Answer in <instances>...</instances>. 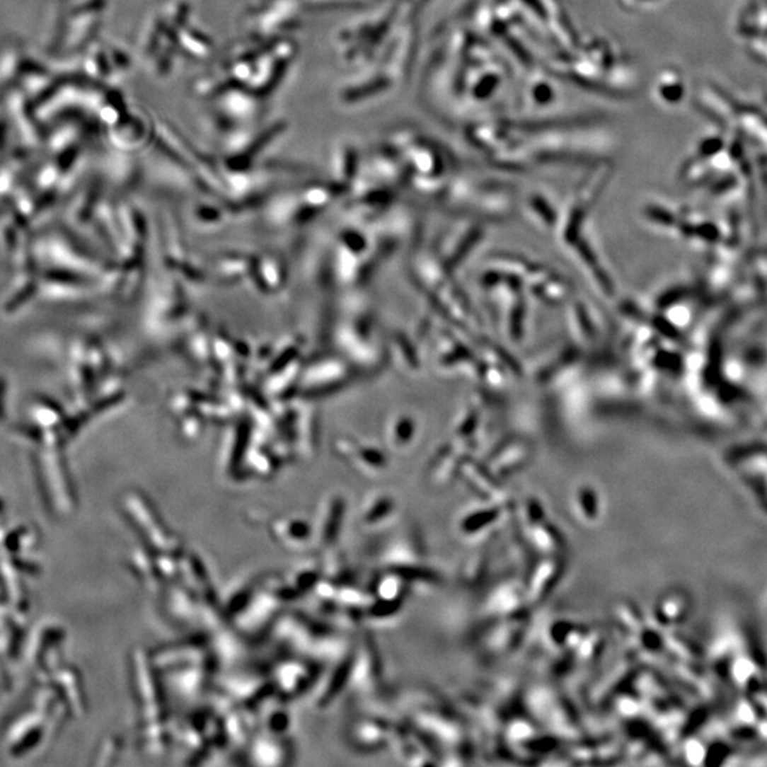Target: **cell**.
<instances>
[{"instance_id":"cell-1","label":"cell","mask_w":767,"mask_h":767,"mask_svg":"<svg viewBox=\"0 0 767 767\" xmlns=\"http://www.w3.org/2000/svg\"><path fill=\"white\" fill-rule=\"evenodd\" d=\"M575 504H577L575 507H577L579 514L586 521H594L596 519H599L600 506H599L597 493L593 489L580 488L577 490V495H575Z\"/></svg>"}]
</instances>
